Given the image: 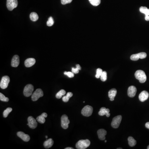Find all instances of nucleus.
<instances>
[{
    "label": "nucleus",
    "mask_w": 149,
    "mask_h": 149,
    "mask_svg": "<svg viewBox=\"0 0 149 149\" xmlns=\"http://www.w3.org/2000/svg\"><path fill=\"white\" fill-rule=\"evenodd\" d=\"M145 19L146 21H149V15H145Z\"/></svg>",
    "instance_id": "37"
},
{
    "label": "nucleus",
    "mask_w": 149,
    "mask_h": 149,
    "mask_svg": "<svg viewBox=\"0 0 149 149\" xmlns=\"http://www.w3.org/2000/svg\"><path fill=\"white\" fill-rule=\"evenodd\" d=\"M66 93L65 91L64 90H61L59 91L56 95V97L57 99H61L62 97L63 96H64Z\"/></svg>",
    "instance_id": "25"
},
{
    "label": "nucleus",
    "mask_w": 149,
    "mask_h": 149,
    "mask_svg": "<svg viewBox=\"0 0 149 149\" xmlns=\"http://www.w3.org/2000/svg\"><path fill=\"white\" fill-rule=\"evenodd\" d=\"M47 117V114L46 113H43L40 116L37 118V121L40 123H44L45 122V118Z\"/></svg>",
    "instance_id": "19"
},
{
    "label": "nucleus",
    "mask_w": 149,
    "mask_h": 149,
    "mask_svg": "<svg viewBox=\"0 0 149 149\" xmlns=\"http://www.w3.org/2000/svg\"><path fill=\"white\" fill-rule=\"evenodd\" d=\"M73 95V94L72 92H68L67 94L66 95L63 96L62 97V100L63 102H67L69 101L70 98Z\"/></svg>",
    "instance_id": "22"
},
{
    "label": "nucleus",
    "mask_w": 149,
    "mask_h": 149,
    "mask_svg": "<svg viewBox=\"0 0 149 149\" xmlns=\"http://www.w3.org/2000/svg\"><path fill=\"white\" fill-rule=\"evenodd\" d=\"M6 5L9 11H13L17 6L18 1L17 0H7Z\"/></svg>",
    "instance_id": "8"
},
{
    "label": "nucleus",
    "mask_w": 149,
    "mask_h": 149,
    "mask_svg": "<svg viewBox=\"0 0 149 149\" xmlns=\"http://www.w3.org/2000/svg\"><path fill=\"white\" fill-rule=\"evenodd\" d=\"M107 78V73L106 71H103V73L100 77L101 81L103 82L106 81Z\"/></svg>",
    "instance_id": "30"
},
{
    "label": "nucleus",
    "mask_w": 149,
    "mask_h": 149,
    "mask_svg": "<svg viewBox=\"0 0 149 149\" xmlns=\"http://www.w3.org/2000/svg\"><path fill=\"white\" fill-rule=\"evenodd\" d=\"M107 132L106 130L103 129H100L97 131V134L99 138L101 140H105L106 137L105 135H106Z\"/></svg>",
    "instance_id": "16"
},
{
    "label": "nucleus",
    "mask_w": 149,
    "mask_h": 149,
    "mask_svg": "<svg viewBox=\"0 0 149 149\" xmlns=\"http://www.w3.org/2000/svg\"><path fill=\"white\" fill-rule=\"evenodd\" d=\"M74 148H73V147H66L65 148V149H73Z\"/></svg>",
    "instance_id": "39"
},
{
    "label": "nucleus",
    "mask_w": 149,
    "mask_h": 149,
    "mask_svg": "<svg viewBox=\"0 0 149 149\" xmlns=\"http://www.w3.org/2000/svg\"><path fill=\"white\" fill-rule=\"evenodd\" d=\"M122 149V148H117V149Z\"/></svg>",
    "instance_id": "42"
},
{
    "label": "nucleus",
    "mask_w": 149,
    "mask_h": 149,
    "mask_svg": "<svg viewBox=\"0 0 149 149\" xmlns=\"http://www.w3.org/2000/svg\"><path fill=\"white\" fill-rule=\"evenodd\" d=\"M93 108L92 106H89V105H87L83 108V110H82L81 113L83 116H86V117H88V116H91L93 112Z\"/></svg>",
    "instance_id": "3"
},
{
    "label": "nucleus",
    "mask_w": 149,
    "mask_h": 149,
    "mask_svg": "<svg viewBox=\"0 0 149 149\" xmlns=\"http://www.w3.org/2000/svg\"><path fill=\"white\" fill-rule=\"evenodd\" d=\"M131 60L133 61H136L140 59V56L139 54H133L131 56Z\"/></svg>",
    "instance_id": "29"
},
{
    "label": "nucleus",
    "mask_w": 149,
    "mask_h": 149,
    "mask_svg": "<svg viewBox=\"0 0 149 149\" xmlns=\"http://www.w3.org/2000/svg\"><path fill=\"white\" fill-rule=\"evenodd\" d=\"M30 19L32 21L35 22L37 21L38 19H39V16L37 14V13H36L35 12H32L31 14H30Z\"/></svg>",
    "instance_id": "21"
},
{
    "label": "nucleus",
    "mask_w": 149,
    "mask_h": 149,
    "mask_svg": "<svg viewBox=\"0 0 149 149\" xmlns=\"http://www.w3.org/2000/svg\"><path fill=\"white\" fill-rule=\"evenodd\" d=\"M76 68H72V72L74 74L78 73L80 70H81V66L80 65H76Z\"/></svg>",
    "instance_id": "27"
},
{
    "label": "nucleus",
    "mask_w": 149,
    "mask_h": 149,
    "mask_svg": "<svg viewBox=\"0 0 149 149\" xmlns=\"http://www.w3.org/2000/svg\"><path fill=\"white\" fill-rule=\"evenodd\" d=\"M0 100L1 101L5 102H8L9 101L8 98L5 97L2 93H0Z\"/></svg>",
    "instance_id": "32"
},
{
    "label": "nucleus",
    "mask_w": 149,
    "mask_h": 149,
    "mask_svg": "<svg viewBox=\"0 0 149 149\" xmlns=\"http://www.w3.org/2000/svg\"><path fill=\"white\" fill-rule=\"evenodd\" d=\"M121 120H122V116L121 115H118L116 117H114L111 123L112 126L114 128H118L121 122Z\"/></svg>",
    "instance_id": "6"
},
{
    "label": "nucleus",
    "mask_w": 149,
    "mask_h": 149,
    "mask_svg": "<svg viewBox=\"0 0 149 149\" xmlns=\"http://www.w3.org/2000/svg\"><path fill=\"white\" fill-rule=\"evenodd\" d=\"M147 149H149V146H148V147H147Z\"/></svg>",
    "instance_id": "40"
},
{
    "label": "nucleus",
    "mask_w": 149,
    "mask_h": 149,
    "mask_svg": "<svg viewBox=\"0 0 149 149\" xmlns=\"http://www.w3.org/2000/svg\"><path fill=\"white\" fill-rule=\"evenodd\" d=\"M103 73V71L102 69L101 68H98L97 70V72H96V75L95 77L97 78H99L101 77L102 74Z\"/></svg>",
    "instance_id": "31"
},
{
    "label": "nucleus",
    "mask_w": 149,
    "mask_h": 149,
    "mask_svg": "<svg viewBox=\"0 0 149 149\" xmlns=\"http://www.w3.org/2000/svg\"><path fill=\"white\" fill-rule=\"evenodd\" d=\"M64 74L65 75H67V76L68 77H70V78L74 77V73H73L72 72H66V71H65L64 73Z\"/></svg>",
    "instance_id": "34"
},
{
    "label": "nucleus",
    "mask_w": 149,
    "mask_h": 149,
    "mask_svg": "<svg viewBox=\"0 0 149 149\" xmlns=\"http://www.w3.org/2000/svg\"><path fill=\"white\" fill-rule=\"evenodd\" d=\"M46 138H48V136H46Z\"/></svg>",
    "instance_id": "41"
},
{
    "label": "nucleus",
    "mask_w": 149,
    "mask_h": 149,
    "mask_svg": "<svg viewBox=\"0 0 149 149\" xmlns=\"http://www.w3.org/2000/svg\"><path fill=\"white\" fill-rule=\"evenodd\" d=\"M145 127L149 129V122L146 123L145 124Z\"/></svg>",
    "instance_id": "38"
},
{
    "label": "nucleus",
    "mask_w": 149,
    "mask_h": 149,
    "mask_svg": "<svg viewBox=\"0 0 149 149\" xmlns=\"http://www.w3.org/2000/svg\"><path fill=\"white\" fill-rule=\"evenodd\" d=\"M36 63L35 59L34 58H29L25 61V66L27 68L32 66Z\"/></svg>",
    "instance_id": "17"
},
{
    "label": "nucleus",
    "mask_w": 149,
    "mask_h": 149,
    "mask_svg": "<svg viewBox=\"0 0 149 149\" xmlns=\"http://www.w3.org/2000/svg\"><path fill=\"white\" fill-rule=\"evenodd\" d=\"M10 77L8 76H3L2 78L1 81L0 83V87L2 89H5L7 88L8 84L10 83Z\"/></svg>",
    "instance_id": "7"
},
{
    "label": "nucleus",
    "mask_w": 149,
    "mask_h": 149,
    "mask_svg": "<svg viewBox=\"0 0 149 149\" xmlns=\"http://www.w3.org/2000/svg\"><path fill=\"white\" fill-rule=\"evenodd\" d=\"M110 110L108 108H106L105 107H102L99 112V114L101 116L106 115L107 117H108L110 116Z\"/></svg>",
    "instance_id": "14"
},
{
    "label": "nucleus",
    "mask_w": 149,
    "mask_h": 149,
    "mask_svg": "<svg viewBox=\"0 0 149 149\" xmlns=\"http://www.w3.org/2000/svg\"><path fill=\"white\" fill-rule=\"evenodd\" d=\"M44 93L41 89H37L32 95V100L33 101H36L41 97H43Z\"/></svg>",
    "instance_id": "5"
},
{
    "label": "nucleus",
    "mask_w": 149,
    "mask_h": 149,
    "mask_svg": "<svg viewBox=\"0 0 149 149\" xmlns=\"http://www.w3.org/2000/svg\"><path fill=\"white\" fill-rule=\"evenodd\" d=\"M73 0H61V3L63 5H65L71 3Z\"/></svg>",
    "instance_id": "36"
},
{
    "label": "nucleus",
    "mask_w": 149,
    "mask_h": 149,
    "mask_svg": "<svg viewBox=\"0 0 149 149\" xmlns=\"http://www.w3.org/2000/svg\"><path fill=\"white\" fill-rule=\"evenodd\" d=\"M135 76L137 79L139 81L140 83H143L147 80V76L145 72L142 70H137L135 73Z\"/></svg>",
    "instance_id": "1"
},
{
    "label": "nucleus",
    "mask_w": 149,
    "mask_h": 149,
    "mask_svg": "<svg viewBox=\"0 0 149 149\" xmlns=\"http://www.w3.org/2000/svg\"><path fill=\"white\" fill-rule=\"evenodd\" d=\"M70 123V121L67 115H63L61 118V127L64 129H66L68 128V124Z\"/></svg>",
    "instance_id": "9"
},
{
    "label": "nucleus",
    "mask_w": 149,
    "mask_h": 149,
    "mask_svg": "<svg viewBox=\"0 0 149 149\" xmlns=\"http://www.w3.org/2000/svg\"><path fill=\"white\" fill-rule=\"evenodd\" d=\"M149 93L146 91H143L139 95V99L141 102H144L147 100L149 97Z\"/></svg>",
    "instance_id": "11"
},
{
    "label": "nucleus",
    "mask_w": 149,
    "mask_h": 149,
    "mask_svg": "<svg viewBox=\"0 0 149 149\" xmlns=\"http://www.w3.org/2000/svg\"><path fill=\"white\" fill-rule=\"evenodd\" d=\"M34 90V87L31 84L27 85L24 89V95L26 97H29L32 95Z\"/></svg>",
    "instance_id": "4"
},
{
    "label": "nucleus",
    "mask_w": 149,
    "mask_h": 149,
    "mask_svg": "<svg viewBox=\"0 0 149 149\" xmlns=\"http://www.w3.org/2000/svg\"><path fill=\"white\" fill-rule=\"evenodd\" d=\"M89 2L94 6H97L101 3V0H89Z\"/></svg>",
    "instance_id": "28"
},
{
    "label": "nucleus",
    "mask_w": 149,
    "mask_h": 149,
    "mask_svg": "<svg viewBox=\"0 0 149 149\" xmlns=\"http://www.w3.org/2000/svg\"><path fill=\"white\" fill-rule=\"evenodd\" d=\"M90 145V142L89 140H80L76 143V147L78 149H85L88 147Z\"/></svg>",
    "instance_id": "2"
},
{
    "label": "nucleus",
    "mask_w": 149,
    "mask_h": 149,
    "mask_svg": "<svg viewBox=\"0 0 149 149\" xmlns=\"http://www.w3.org/2000/svg\"><path fill=\"white\" fill-rule=\"evenodd\" d=\"M54 19L52 17H50L48 18V21H47V23H46L47 25L48 26H49V27H51V26H52L53 25H54Z\"/></svg>",
    "instance_id": "33"
},
{
    "label": "nucleus",
    "mask_w": 149,
    "mask_h": 149,
    "mask_svg": "<svg viewBox=\"0 0 149 149\" xmlns=\"http://www.w3.org/2000/svg\"><path fill=\"white\" fill-rule=\"evenodd\" d=\"M19 64V56L18 55H15L11 61V66L13 67H17Z\"/></svg>",
    "instance_id": "15"
},
{
    "label": "nucleus",
    "mask_w": 149,
    "mask_h": 149,
    "mask_svg": "<svg viewBox=\"0 0 149 149\" xmlns=\"http://www.w3.org/2000/svg\"><path fill=\"white\" fill-rule=\"evenodd\" d=\"M28 123L27 125L29 126V128L32 129H35L37 128V123L35 119L32 116H29L27 119Z\"/></svg>",
    "instance_id": "10"
},
{
    "label": "nucleus",
    "mask_w": 149,
    "mask_h": 149,
    "mask_svg": "<svg viewBox=\"0 0 149 149\" xmlns=\"http://www.w3.org/2000/svg\"><path fill=\"white\" fill-rule=\"evenodd\" d=\"M12 110H13V109L11 108V107H8V108H7L3 112V117H4V118H6L8 116L9 114H10V113L12 112Z\"/></svg>",
    "instance_id": "26"
},
{
    "label": "nucleus",
    "mask_w": 149,
    "mask_h": 149,
    "mask_svg": "<svg viewBox=\"0 0 149 149\" xmlns=\"http://www.w3.org/2000/svg\"><path fill=\"white\" fill-rule=\"evenodd\" d=\"M140 56V59H144L146 58L147 57V54L146 53L141 52L138 53Z\"/></svg>",
    "instance_id": "35"
},
{
    "label": "nucleus",
    "mask_w": 149,
    "mask_h": 149,
    "mask_svg": "<svg viewBox=\"0 0 149 149\" xmlns=\"http://www.w3.org/2000/svg\"><path fill=\"white\" fill-rule=\"evenodd\" d=\"M17 135L19 137L23 140L24 141L28 142L30 140V137L27 134H25L23 132H18L17 133Z\"/></svg>",
    "instance_id": "13"
},
{
    "label": "nucleus",
    "mask_w": 149,
    "mask_h": 149,
    "mask_svg": "<svg viewBox=\"0 0 149 149\" xmlns=\"http://www.w3.org/2000/svg\"><path fill=\"white\" fill-rule=\"evenodd\" d=\"M137 92L136 87L134 86H131L129 87L128 90V95L130 97H135Z\"/></svg>",
    "instance_id": "12"
},
{
    "label": "nucleus",
    "mask_w": 149,
    "mask_h": 149,
    "mask_svg": "<svg viewBox=\"0 0 149 149\" xmlns=\"http://www.w3.org/2000/svg\"><path fill=\"white\" fill-rule=\"evenodd\" d=\"M54 144V141L52 139L49 138L45 141L44 143V146L45 147V148H49L52 146Z\"/></svg>",
    "instance_id": "20"
},
{
    "label": "nucleus",
    "mask_w": 149,
    "mask_h": 149,
    "mask_svg": "<svg viewBox=\"0 0 149 149\" xmlns=\"http://www.w3.org/2000/svg\"><path fill=\"white\" fill-rule=\"evenodd\" d=\"M140 11L141 13L145 14V15H149V9L147 8L146 7H141L140 8Z\"/></svg>",
    "instance_id": "24"
},
{
    "label": "nucleus",
    "mask_w": 149,
    "mask_h": 149,
    "mask_svg": "<svg viewBox=\"0 0 149 149\" xmlns=\"http://www.w3.org/2000/svg\"><path fill=\"white\" fill-rule=\"evenodd\" d=\"M117 90L116 89L113 88L111 90L108 92V97H110V101H113L114 100V98L117 94Z\"/></svg>",
    "instance_id": "18"
},
{
    "label": "nucleus",
    "mask_w": 149,
    "mask_h": 149,
    "mask_svg": "<svg viewBox=\"0 0 149 149\" xmlns=\"http://www.w3.org/2000/svg\"><path fill=\"white\" fill-rule=\"evenodd\" d=\"M128 141L129 145L131 147H133L135 146L136 144V141L132 137H129L128 139Z\"/></svg>",
    "instance_id": "23"
},
{
    "label": "nucleus",
    "mask_w": 149,
    "mask_h": 149,
    "mask_svg": "<svg viewBox=\"0 0 149 149\" xmlns=\"http://www.w3.org/2000/svg\"><path fill=\"white\" fill-rule=\"evenodd\" d=\"M105 143H106V140H105Z\"/></svg>",
    "instance_id": "43"
}]
</instances>
